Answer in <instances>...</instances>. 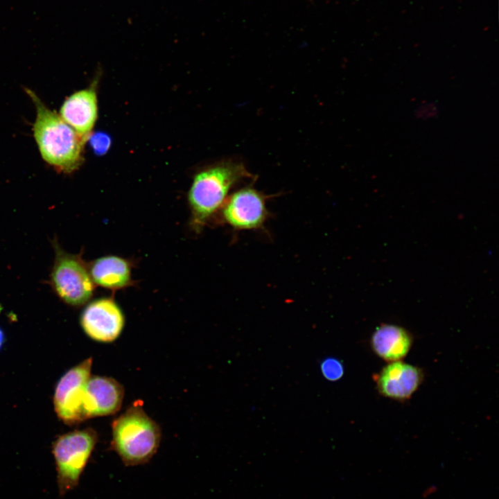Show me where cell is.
<instances>
[{"instance_id":"cell-1","label":"cell","mask_w":499,"mask_h":499,"mask_svg":"<svg viewBox=\"0 0 499 499\" xmlns=\"http://www.w3.org/2000/svg\"><path fill=\"white\" fill-rule=\"evenodd\" d=\"M35 105L36 117L33 136L42 159L54 169L71 173L82 162L86 139L49 109L35 92L25 89Z\"/></svg>"},{"instance_id":"cell-2","label":"cell","mask_w":499,"mask_h":499,"mask_svg":"<svg viewBox=\"0 0 499 499\" xmlns=\"http://www.w3.org/2000/svg\"><path fill=\"white\" fill-rule=\"evenodd\" d=\"M242 162L223 161L197 173L188 193V202L194 229L200 231L218 213L231 189L245 180L254 182Z\"/></svg>"},{"instance_id":"cell-3","label":"cell","mask_w":499,"mask_h":499,"mask_svg":"<svg viewBox=\"0 0 499 499\" xmlns=\"http://www.w3.org/2000/svg\"><path fill=\"white\" fill-rule=\"evenodd\" d=\"M112 430V449L125 466L148 463L159 448V426L146 413L140 401L114 420Z\"/></svg>"},{"instance_id":"cell-4","label":"cell","mask_w":499,"mask_h":499,"mask_svg":"<svg viewBox=\"0 0 499 499\" xmlns=\"http://www.w3.org/2000/svg\"><path fill=\"white\" fill-rule=\"evenodd\" d=\"M98 441L92 428L76 430L58 437L53 444L58 491L64 496L75 489Z\"/></svg>"},{"instance_id":"cell-5","label":"cell","mask_w":499,"mask_h":499,"mask_svg":"<svg viewBox=\"0 0 499 499\" xmlns=\"http://www.w3.org/2000/svg\"><path fill=\"white\" fill-rule=\"evenodd\" d=\"M55 260L50 283L57 296L66 304L78 307L92 297L95 285L88 265L80 255L64 252L56 239L53 243Z\"/></svg>"},{"instance_id":"cell-6","label":"cell","mask_w":499,"mask_h":499,"mask_svg":"<svg viewBox=\"0 0 499 499\" xmlns=\"http://www.w3.org/2000/svg\"><path fill=\"white\" fill-rule=\"evenodd\" d=\"M267 195L247 185L229 195L220 209L221 220L236 231L256 230L264 227L270 213Z\"/></svg>"},{"instance_id":"cell-7","label":"cell","mask_w":499,"mask_h":499,"mask_svg":"<svg viewBox=\"0 0 499 499\" xmlns=\"http://www.w3.org/2000/svg\"><path fill=\"white\" fill-rule=\"evenodd\" d=\"M91 365L92 358H89L68 370L58 382L53 404L57 416L65 424L76 425L86 420L83 402Z\"/></svg>"},{"instance_id":"cell-8","label":"cell","mask_w":499,"mask_h":499,"mask_svg":"<svg viewBox=\"0 0 499 499\" xmlns=\"http://www.w3.org/2000/svg\"><path fill=\"white\" fill-rule=\"evenodd\" d=\"M80 324L91 339L102 342L115 340L125 324L123 311L111 297H102L89 302L80 315Z\"/></svg>"},{"instance_id":"cell-9","label":"cell","mask_w":499,"mask_h":499,"mask_svg":"<svg viewBox=\"0 0 499 499\" xmlns=\"http://www.w3.org/2000/svg\"><path fill=\"white\" fill-rule=\"evenodd\" d=\"M423 378L424 374L421 368L401 360L388 362L373 376L378 393L398 401L409 400Z\"/></svg>"},{"instance_id":"cell-10","label":"cell","mask_w":499,"mask_h":499,"mask_svg":"<svg viewBox=\"0 0 499 499\" xmlns=\"http://www.w3.org/2000/svg\"><path fill=\"white\" fill-rule=\"evenodd\" d=\"M123 396V386L114 378L90 376L83 402L86 419L116 413L121 408Z\"/></svg>"},{"instance_id":"cell-11","label":"cell","mask_w":499,"mask_h":499,"mask_svg":"<svg viewBox=\"0 0 499 499\" xmlns=\"http://www.w3.org/2000/svg\"><path fill=\"white\" fill-rule=\"evenodd\" d=\"M61 118L86 140L91 134L98 116L97 96L95 87L78 91L63 102Z\"/></svg>"},{"instance_id":"cell-12","label":"cell","mask_w":499,"mask_h":499,"mask_svg":"<svg viewBox=\"0 0 499 499\" xmlns=\"http://www.w3.org/2000/svg\"><path fill=\"white\" fill-rule=\"evenodd\" d=\"M413 343L412 334L405 329L391 324H382L373 332L370 344L372 351L387 362L402 360Z\"/></svg>"},{"instance_id":"cell-13","label":"cell","mask_w":499,"mask_h":499,"mask_svg":"<svg viewBox=\"0 0 499 499\" xmlns=\"http://www.w3.org/2000/svg\"><path fill=\"white\" fill-rule=\"evenodd\" d=\"M94 285L117 290L134 285L132 264L126 259L115 255L99 257L88 265Z\"/></svg>"},{"instance_id":"cell-14","label":"cell","mask_w":499,"mask_h":499,"mask_svg":"<svg viewBox=\"0 0 499 499\" xmlns=\"http://www.w3.org/2000/svg\"><path fill=\"white\" fill-rule=\"evenodd\" d=\"M320 370L323 377L333 382L340 380L344 373L342 362L334 357L324 358L320 363Z\"/></svg>"},{"instance_id":"cell-15","label":"cell","mask_w":499,"mask_h":499,"mask_svg":"<svg viewBox=\"0 0 499 499\" xmlns=\"http://www.w3.org/2000/svg\"><path fill=\"white\" fill-rule=\"evenodd\" d=\"M88 139H89V143L92 149L97 155H102L105 154L111 145L110 137L103 132L91 134Z\"/></svg>"},{"instance_id":"cell-16","label":"cell","mask_w":499,"mask_h":499,"mask_svg":"<svg viewBox=\"0 0 499 499\" xmlns=\"http://www.w3.org/2000/svg\"><path fill=\"white\" fill-rule=\"evenodd\" d=\"M5 342V334L2 329L0 327V349Z\"/></svg>"}]
</instances>
